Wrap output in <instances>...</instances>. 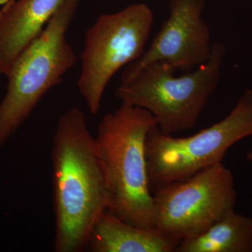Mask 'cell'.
Here are the masks:
<instances>
[{
	"instance_id": "obj_1",
	"label": "cell",
	"mask_w": 252,
	"mask_h": 252,
	"mask_svg": "<svg viewBox=\"0 0 252 252\" xmlns=\"http://www.w3.org/2000/svg\"><path fill=\"white\" fill-rule=\"evenodd\" d=\"M56 252H80L108 207L105 175L95 137L77 107L60 118L51 149Z\"/></svg>"
},
{
	"instance_id": "obj_2",
	"label": "cell",
	"mask_w": 252,
	"mask_h": 252,
	"mask_svg": "<svg viewBox=\"0 0 252 252\" xmlns=\"http://www.w3.org/2000/svg\"><path fill=\"white\" fill-rule=\"evenodd\" d=\"M156 124L148 111L122 103L102 118L95 137L107 182V211L130 224L152 229L154 199L145 142Z\"/></svg>"
},
{
	"instance_id": "obj_3",
	"label": "cell",
	"mask_w": 252,
	"mask_h": 252,
	"mask_svg": "<svg viewBox=\"0 0 252 252\" xmlns=\"http://www.w3.org/2000/svg\"><path fill=\"white\" fill-rule=\"evenodd\" d=\"M225 53L223 43H213L210 60L180 77L166 63H151L130 81L121 83L116 97L122 103L150 112L163 135L193 128L218 87Z\"/></svg>"
},
{
	"instance_id": "obj_4",
	"label": "cell",
	"mask_w": 252,
	"mask_h": 252,
	"mask_svg": "<svg viewBox=\"0 0 252 252\" xmlns=\"http://www.w3.org/2000/svg\"><path fill=\"white\" fill-rule=\"evenodd\" d=\"M80 0H64L37 37L18 56L0 103V150L27 120L44 94L62 83L77 62L66 33Z\"/></svg>"
},
{
	"instance_id": "obj_5",
	"label": "cell",
	"mask_w": 252,
	"mask_h": 252,
	"mask_svg": "<svg viewBox=\"0 0 252 252\" xmlns=\"http://www.w3.org/2000/svg\"><path fill=\"white\" fill-rule=\"evenodd\" d=\"M252 135V91L248 89L231 112L220 122L193 135H163L157 124L148 132L145 155L149 185L187 180L204 169L222 162L227 151Z\"/></svg>"
},
{
	"instance_id": "obj_6",
	"label": "cell",
	"mask_w": 252,
	"mask_h": 252,
	"mask_svg": "<svg viewBox=\"0 0 252 252\" xmlns=\"http://www.w3.org/2000/svg\"><path fill=\"white\" fill-rule=\"evenodd\" d=\"M154 21L148 5L138 3L102 15L88 30L78 88L93 115L113 76L144 54Z\"/></svg>"
},
{
	"instance_id": "obj_7",
	"label": "cell",
	"mask_w": 252,
	"mask_h": 252,
	"mask_svg": "<svg viewBox=\"0 0 252 252\" xmlns=\"http://www.w3.org/2000/svg\"><path fill=\"white\" fill-rule=\"evenodd\" d=\"M153 190L154 228L179 243L234 210L238 196L233 174L222 162Z\"/></svg>"
},
{
	"instance_id": "obj_8",
	"label": "cell",
	"mask_w": 252,
	"mask_h": 252,
	"mask_svg": "<svg viewBox=\"0 0 252 252\" xmlns=\"http://www.w3.org/2000/svg\"><path fill=\"white\" fill-rule=\"evenodd\" d=\"M169 16L147 51L127 66L122 83L130 81L152 63H166L176 71L198 69L212 55L211 34L203 18L205 0H168Z\"/></svg>"
},
{
	"instance_id": "obj_9",
	"label": "cell",
	"mask_w": 252,
	"mask_h": 252,
	"mask_svg": "<svg viewBox=\"0 0 252 252\" xmlns=\"http://www.w3.org/2000/svg\"><path fill=\"white\" fill-rule=\"evenodd\" d=\"M64 0H6L0 9V75L41 34Z\"/></svg>"
},
{
	"instance_id": "obj_10",
	"label": "cell",
	"mask_w": 252,
	"mask_h": 252,
	"mask_svg": "<svg viewBox=\"0 0 252 252\" xmlns=\"http://www.w3.org/2000/svg\"><path fill=\"white\" fill-rule=\"evenodd\" d=\"M179 243L157 230L130 224L106 210L93 225L87 246L93 252H172Z\"/></svg>"
},
{
	"instance_id": "obj_11",
	"label": "cell",
	"mask_w": 252,
	"mask_h": 252,
	"mask_svg": "<svg viewBox=\"0 0 252 252\" xmlns=\"http://www.w3.org/2000/svg\"><path fill=\"white\" fill-rule=\"evenodd\" d=\"M177 252H252V217L230 210L201 234L179 243Z\"/></svg>"
},
{
	"instance_id": "obj_12",
	"label": "cell",
	"mask_w": 252,
	"mask_h": 252,
	"mask_svg": "<svg viewBox=\"0 0 252 252\" xmlns=\"http://www.w3.org/2000/svg\"><path fill=\"white\" fill-rule=\"evenodd\" d=\"M247 158H248L250 161L252 162V152H248V153L247 154Z\"/></svg>"
}]
</instances>
